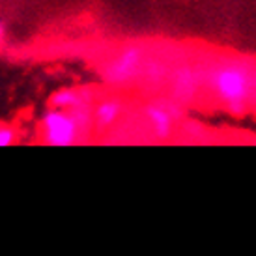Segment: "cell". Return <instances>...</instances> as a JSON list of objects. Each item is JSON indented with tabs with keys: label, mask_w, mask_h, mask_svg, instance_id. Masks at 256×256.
<instances>
[{
	"label": "cell",
	"mask_w": 256,
	"mask_h": 256,
	"mask_svg": "<svg viewBox=\"0 0 256 256\" xmlns=\"http://www.w3.org/2000/svg\"><path fill=\"white\" fill-rule=\"evenodd\" d=\"M124 114V105L118 100H107L98 103L92 107V124L98 131H105V129L116 126V122L122 118Z\"/></svg>",
	"instance_id": "cell-5"
},
{
	"label": "cell",
	"mask_w": 256,
	"mask_h": 256,
	"mask_svg": "<svg viewBox=\"0 0 256 256\" xmlns=\"http://www.w3.org/2000/svg\"><path fill=\"white\" fill-rule=\"evenodd\" d=\"M17 138V131H15L12 126H6V124H0V150L12 146Z\"/></svg>",
	"instance_id": "cell-7"
},
{
	"label": "cell",
	"mask_w": 256,
	"mask_h": 256,
	"mask_svg": "<svg viewBox=\"0 0 256 256\" xmlns=\"http://www.w3.org/2000/svg\"><path fill=\"white\" fill-rule=\"evenodd\" d=\"M92 105L73 110L50 107L42 118V138L49 146H73L92 131Z\"/></svg>",
	"instance_id": "cell-1"
},
{
	"label": "cell",
	"mask_w": 256,
	"mask_h": 256,
	"mask_svg": "<svg viewBox=\"0 0 256 256\" xmlns=\"http://www.w3.org/2000/svg\"><path fill=\"white\" fill-rule=\"evenodd\" d=\"M4 36H6V28H4V24L0 22V43L4 42Z\"/></svg>",
	"instance_id": "cell-8"
},
{
	"label": "cell",
	"mask_w": 256,
	"mask_h": 256,
	"mask_svg": "<svg viewBox=\"0 0 256 256\" xmlns=\"http://www.w3.org/2000/svg\"><path fill=\"white\" fill-rule=\"evenodd\" d=\"M146 118L157 140H170L174 135V116L170 108H166L164 105H148Z\"/></svg>",
	"instance_id": "cell-4"
},
{
	"label": "cell",
	"mask_w": 256,
	"mask_h": 256,
	"mask_svg": "<svg viewBox=\"0 0 256 256\" xmlns=\"http://www.w3.org/2000/svg\"><path fill=\"white\" fill-rule=\"evenodd\" d=\"M212 88L226 108L234 114H242L247 108L252 88L249 70L238 64L220 66L212 75Z\"/></svg>",
	"instance_id": "cell-2"
},
{
	"label": "cell",
	"mask_w": 256,
	"mask_h": 256,
	"mask_svg": "<svg viewBox=\"0 0 256 256\" xmlns=\"http://www.w3.org/2000/svg\"><path fill=\"white\" fill-rule=\"evenodd\" d=\"M49 105L54 108L73 110V108L92 105V94H88L86 90H80V88H62L56 94H52Z\"/></svg>",
	"instance_id": "cell-6"
},
{
	"label": "cell",
	"mask_w": 256,
	"mask_h": 256,
	"mask_svg": "<svg viewBox=\"0 0 256 256\" xmlns=\"http://www.w3.org/2000/svg\"><path fill=\"white\" fill-rule=\"evenodd\" d=\"M144 52L138 47H126L103 68V78L114 86L131 84L142 68Z\"/></svg>",
	"instance_id": "cell-3"
}]
</instances>
